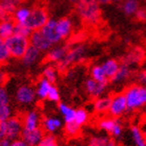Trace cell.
<instances>
[{
    "label": "cell",
    "instance_id": "36",
    "mask_svg": "<svg viewBox=\"0 0 146 146\" xmlns=\"http://www.w3.org/2000/svg\"><path fill=\"white\" fill-rule=\"evenodd\" d=\"M109 140L108 136H94L89 140L88 146H106Z\"/></svg>",
    "mask_w": 146,
    "mask_h": 146
},
{
    "label": "cell",
    "instance_id": "12",
    "mask_svg": "<svg viewBox=\"0 0 146 146\" xmlns=\"http://www.w3.org/2000/svg\"><path fill=\"white\" fill-rule=\"evenodd\" d=\"M56 21H58V20L49 19L48 22L41 28V31L43 33V35H44L53 45H56V44H58V43L62 41V38L60 36L58 31H56Z\"/></svg>",
    "mask_w": 146,
    "mask_h": 146
},
{
    "label": "cell",
    "instance_id": "30",
    "mask_svg": "<svg viewBox=\"0 0 146 146\" xmlns=\"http://www.w3.org/2000/svg\"><path fill=\"white\" fill-rule=\"evenodd\" d=\"M116 121H117V118H113V117H111V118H102L98 121L97 125L101 131H104L108 134H112V131L116 124Z\"/></svg>",
    "mask_w": 146,
    "mask_h": 146
},
{
    "label": "cell",
    "instance_id": "1",
    "mask_svg": "<svg viewBox=\"0 0 146 146\" xmlns=\"http://www.w3.org/2000/svg\"><path fill=\"white\" fill-rule=\"evenodd\" d=\"M76 13L82 21L88 25H96L100 21V4L96 0H79L75 5Z\"/></svg>",
    "mask_w": 146,
    "mask_h": 146
},
{
    "label": "cell",
    "instance_id": "20",
    "mask_svg": "<svg viewBox=\"0 0 146 146\" xmlns=\"http://www.w3.org/2000/svg\"><path fill=\"white\" fill-rule=\"evenodd\" d=\"M113 96H101L96 98L94 101V111L98 114L109 113L110 107L112 104Z\"/></svg>",
    "mask_w": 146,
    "mask_h": 146
},
{
    "label": "cell",
    "instance_id": "32",
    "mask_svg": "<svg viewBox=\"0 0 146 146\" xmlns=\"http://www.w3.org/2000/svg\"><path fill=\"white\" fill-rule=\"evenodd\" d=\"M11 53L9 50L7 48V45L5 43V40H3L2 38H0V65H3L7 63V61L9 60Z\"/></svg>",
    "mask_w": 146,
    "mask_h": 146
},
{
    "label": "cell",
    "instance_id": "26",
    "mask_svg": "<svg viewBox=\"0 0 146 146\" xmlns=\"http://www.w3.org/2000/svg\"><path fill=\"white\" fill-rule=\"evenodd\" d=\"M90 75H91L92 78L95 79L98 82H104V84H109L110 82V79L108 78L107 74H106L101 65H94L91 68Z\"/></svg>",
    "mask_w": 146,
    "mask_h": 146
},
{
    "label": "cell",
    "instance_id": "42",
    "mask_svg": "<svg viewBox=\"0 0 146 146\" xmlns=\"http://www.w3.org/2000/svg\"><path fill=\"white\" fill-rule=\"evenodd\" d=\"M135 17H136V19H137L138 21L145 22L146 21V9L140 7V9L137 11V13L135 14Z\"/></svg>",
    "mask_w": 146,
    "mask_h": 146
},
{
    "label": "cell",
    "instance_id": "23",
    "mask_svg": "<svg viewBox=\"0 0 146 146\" xmlns=\"http://www.w3.org/2000/svg\"><path fill=\"white\" fill-rule=\"evenodd\" d=\"M58 112L61 113V115L63 116V119H64L65 123L73 122L75 120L76 110L69 107L68 104H64V102H58Z\"/></svg>",
    "mask_w": 146,
    "mask_h": 146
},
{
    "label": "cell",
    "instance_id": "41",
    "mask_svg": "<svg viewBox=\"0 0 146 146\" xmlns=\"http://www.w3.org/2000/svg\"><path fill=\"white\" fill-rule=\"evenodd\" d=\"M9 104V93L2 86H0V106Z\"/></svg>",
    "mask_w": 146,
    "mask_h": 146
},
{
    "label": "cell",
    "instance_id": "13",
    "mask_svg": "<svg viewBox=\"0 0 146 146\" xmlns=\"http://www.w3.org/2000/svg\"><path fill=\"white\" fill-rule=\"evenodd\" d=\"M22 121H23V126L25 131H33L36 128L40 127L41 124V118L40 114L35 110H31L22 116Z\"/></svg>",
    "mask_w": 146,
    "mask_h": 146
},
{
    "label": "cell",
    "instance_id": "37",
    "mask_svg": "<svg viewBox=\"0 0 146 146\" xmlns=\"http://www.w3.org/2000/svg\"><path fill=\"white\" fill-rule=\"evenodd\" d=\"M12 117V109L9 104H3L0 106V122L7 121Z\"/></svg>",
    "mask_w": 146,
    "mask_h": 146
},
{
    "label": "cell",
    "instance_id": "40",
    "mask_svg": "<svg viewBox=\"0 0 146 146\" xmlns=\"http://www.w3.org/2000/svg\"><path fill=\"white\" fill-rule=\"evenodd\" d=\"M122 133H123V125H122V122L117 118L116 124L113 128L111 135L113 136V138H120L122 136Z\"/></svg>",
    "mask_w": 146,
    "mask_h": 146
},
{
    "label": "cell",
    "instance_id": "31",
    "mask_svg": "<svg viewBox=\"0 0 146 146\" xmlns=\"http://www.w3.org/2000/svg\"><path fill=\"white\" fill-rule=\"evenodd\" d=\"M58 68L54 67V66H51V65H48V66H46L44 68L42 75L48 82H50L51 84H54L56 82V79H58Z\"/></svg>",
    "mask_w": 146,
    "mask_h": 146
},
{
    "label": "cell",
    "instance_id": "19",
    "mask_svg": "<svg viewBox=\"0 0 146 146\" xmlns=\"http://www.w3.org/2000/svg\"><path fill=\"white\" fill-rule=\"evenodd\" d=\"M43 131L47 134H53L62 127V120L56 117H46L41 122Z\"/></svg>",
    "mask_w": 146,
    "mask_h": 146
},
{
    "label": "cell",
    "instance_id": "45",
    "mask_svg": "<svg viewBox=\"0 0 146 146\" xmlns=\"http://www.w3.org/2000/svg\"><path fill=\"white\" fill-rule=\"evenodd\" d=\"M11 146H29V145H28L22 138H19V139H17V140L12 141Z\"/></svg>",
    "mask_w": 146,
    "mask_h": 146
},
{
    "label": "cell",
    "instance_id": "4",
    "mask_svg": "<svg viewBox=\"0 0 146 146\" xmlns=\"http://www.w3.org/2000/svg\"><path fill=\"white\" fill-rule=\"evenodd\" d=\"M5 43L7 45V48L9 50L11 56L17 60H21L25 52L27 51L28 47L31 46L29 38L18 36V35H13L5 40Z\"/></svg>",
    "mask_w": 146,
    "mask_h": 146
},
{
    "label": "cell",
    "instance_id": "34",
    "mask_svg": "<svg viewBox=\"0 0 146 146\" xmlns=\"http://www.w3.org/2000/svg\"><path fill=\"white\" fill-rule=\"evenodd\" d=\"M33 34V31L28 27L26 24H22V23H16L15 26V34L18 36H25V38H29Z\"/></svg>",
    "mask_w": 146,
    "mask_h": 146
},
{
    "label": "cell",
    "instance_id": "48",
    "mask_svg": "<svg viewBox=\"0 0 146 146\" xmlns=\"http://www.w3.org/2000/svg\"><path fill=\"white\" fill-rule=\"evenodd\" d=\"M106 146H117V143H116L115 139H114V138H110L109 142H108Z\"/></svg>",
    "mask_w": 146,
    "mask_h": 146
},
{
    "label": "cell",
    "instance_id": "10",
    "mask_svg": "<svg viewBox=\"0 0 146 146\" xmlns=\"http://www.w3.org/2000/svg\"><path fill=\"white\" fill-rule=\"evenodd\" d=\"M145 50L139 46L133 47L126 54L121 58V63L127 66H133V65H139L145 60Z\"/></svg>",
    "mask_w": 146,
    "mask_h": 146
},
{
    "label": "cell",
    "instance_id": "47",
    "mask_svg": "<svg viewBox=\"0 0 146 146\" xmlns=\"http://www.w3.org/2000/svg\"><path fill=\"white\" fill-rule=\"evenodd\" d=\"M7 78V75H6L5 72H3V71H0V86H2L4 84V82L6 80Z\"/></svg>",
    "mask_w": 146,
    "mask_h": 146
},
{
    "label": "cell",
    "instance_id": "9",
    "mask_svg": "<svg viewBox=\"0 0 146 146\" xmlns=\"http://www.w3.org/2000/svg\"><path fill=\"white\" fill-rule=\"evenodd\" d=\"M29 42L31 45L36 47V49H39L41 52H47L52 48V44L47 38H46L43 33L40 31H34L31 36H29Z\"/></svg>",
    "mask_w": 146,
    "mask_h": 146
},
{
    "label": "cell",
    "instance_id": "49",
    "mask_svg": "<svg viewBox=\"0 0 146 146\" xmlns=\"http://www.w3.org/2000/svg\"><path fill=\"white\" fill-rule=\"evenodd\" d=\"M100 5H106V4H109L110 0H96Z\"/></svg>",
    "mask_w": 146,
    "mask_h": 146
},
{
    "label": "cell",
    "instance_id": "21",
    "mask_svg": "<svg viewBox=\"0 0 146 146\" xmlns=\"http://www.w3.org/2000/svg\"><path fill=\"white\" fill-rule=\"evenodd\" d=\"M52 85H53V84H51V82H48L47 79H45L44 77H42V78L38 82V85H36V98L40 99V100L47 99L49 90H50V88H51Z\"/></svg>",
    "mask_w": 146,
    "mask_h": 146
},
{
    "label": "cell",
    "instance_id": "2",
    "mask_svg": "<svg viewBox=\"0 0 146 146\" xmlns=\"http://www.w3.org/2000/svg\"><path fill=\"white\" fill-rule=\"evenodd\" d=\"M127 111H137L146 106V86L131 85L124 91Z\"/></svg>",
    "mask_w": 146,
    "mask_h": 146
},
{
    "label": "cell",
    "instance_id": "33",
    "mask_svg": "<svg viewBox=\"0 0 146 146\" xmlns=\"http://www.w3.org/2000/svg\"><path fill=\"white\" fill-rule=\"evenodd\" d=\"M89 120V113L86 111L85 109H78L76 110V114H75V120L74 121L79 125V126H82L85 125Z\"/></svg>",
    "mask_w": 146,
    "mask_h": 146
},
{
    "label": "cell",
    "instance_id": "11",
    "mask_svg": "<svg viewBox=\"0 0 146 146\" xmlns=\"http://www.w3.org/2000/svg\"><path fill=\"white\" fill-rule=\"evenodd\" d=\"M108 84L104 82H98L92 77L88 78L85 82V89L86 92L88 93L92 98H99L102 96L104 93L106 89H107Z\"/></svg>",
    "mask_w": 146,
    "mask_h": 146
},
{
    "label": "cell",
    "instance_id": "22",
    "mask_svg": "<svg viewBox=\"0 0 146 146\" xmlns=\"http://www.w3.org/2000/svg\"><path fill=\"white\" fill-rule=\"evenodd\" d=\"M22 0H0V9L7 17H13Z\"/></svg>",
    "mask_w": 146,
    "mask_h": 146
},
{
    "label": "cell",
    "instance_id": "52",
    "mask_svg": "<svg viewBox=\"0 0 146 146\" xmlns=\"http://www.w3.org/2000/svg\"><path fill=\"white\" fill-rule=\"evenodd\" d=\"M123 0H110V2L112 3H119V2H122Z\"/></svg>",
    "mask_w": 146,
    "mask_h": 146
},
{
    "label": "cell",
    "instance_id": "35",
    "mask_svg": "<svg viewBox=\"0 0 146 146\" xmlns=\"http://www.w3.org/2000/svg\"><path fill=\"white\" fill-rule=\"evenodd\" d=\"M80 127L82 126H79L75 121L69 122V123L65 124V133L69 137H75V136L78 135L79 131H80Z\"/></svg>",
    "mask_w": 146,
    "mask_h": 146
},
{
    "label": "cell",
    "instance_id": "51",
    "mask_svg": "<svg viewBox=\"0 0 146 146\" xmlns=\"http://www.w3.org/2000/svg\"><path fill=\"white\" fill-rule=\"evenodd\" d=\"M68 1H69L71 4H74V5H76V4L79 2V0H68Z\"/></svg>",
    "mask_w": 146,
    "mask_h": 146
},
{
    "label": "cell",
    "instance_id": "17",
    "mask_svg": "<svg viewBox=\"0 0 146 146\" xmlns=\"http://www.w3.org/2000/svg\"><path fill=\"white\" fill-rule=\"evenodd\" d=\"M16 22L13 17H9L0 21V38L6 40L15 34Z\"/></svg>",
    "mask_w": 146,
    "mask_h": 146
},
{
    "label": "cell",
    "instance_id": "15",
    "mask_svg": "<svg viewBox=\"0 0 146 146\" xmlns=\"http://www.w3.org/2000/svg\"><path fill=\"white\" fill-rule=\"evenodd\" d=\"M45 131H43L42 127H38L33 131H23L21 138L26 142L29 146L39 145L42 142L43 138L45 136Z\"/></svg>",
    "mask_w": 146,
    "mask_h": 146
},
{
    "label": "cell",
    "instance_id": "7",
    "mask_svg": "<svg viewBox=\"0 0 146 146\" xmlns=\"http://www.w3.org/2000/svg\"><path fill=\"white\" fill-rule=\"evenodd\" d=\"M125 112H127V101L124 93H119L113 96L112 104L109 110V114L113 118L121 117Z\"/></svg>",
    "mask_w": 146,
    "mask_h": 146
},
{
    "label": "cell",
    "instance_id": "3",
    "mask_svg": "<svg viewBox=\"0 0 146 146\" xmlns=\"http://www.w3.org/2000/svg\"><path fill=\"white\" fill-rule=\"evenodd\" d=\"M86 51H87V48L82 44H77V45L70 47L67 54L65 55V58L56 64L58 72H66L72 65L78 64V63L84 61Z\"/></svg>",
    "mask_w": 146,
    "mask_h": 146
},
{
    "label": "cell",
    "instance_id": "14",
    "mask_svg": "<svg viewBox=\"0 0 146 146\" xmlns=\"http://www.w3.org/2000/svg\"><path fill=\"white\" fill-rule=\"evenodd\" d=\"M69 48H70L69 45H58L52 47L46 53V61L49 62V63L58 64V62H61L65 58V55L67 54Z\"/></svg>",
    "mask_w": 146,
    "mask_h": 146
},
{
    "label": "cell",
    "instance_id": "50",
    "mask_svg": "<svg viewBox=\"0 0 146 146\" xmlns=\"http://www.w3.org/2000/svg\"><path fill=\"white\" fill-rule=\"evenodd\" d=\"M5 18H9V17H7V16H6L5 14L3 13L2 9H0V21H1V20H3V19H5Z\"/></svg>",
    "mask_w": 146,
    "mask_h": 146
},
{
    "label": "cell",
    "instance_id": "43",
    "mask_svg": "<svg viewBox=\"0 0 146 146\" xmlns=\"http://www.w3.org/2000/svg\"><path fill=\"white\" fill-rule=\"evenodd\" d=\"M137 82L139 85L146 86V70H142L137 74Z\"/></svg>",
    "mask_w": 146,
    "mask_h": 146
},
{
    "label": "cell",
    "instance_id": "38",
    "mask_svg": "<svg viewBox=\"0 0 146 146\" xmlns=\"http://www.w3.org/2000/svg\"><path fill=\"white\" fill-rule=\"evenodd\" d=\"M47 99H48L49 101H51V102H60V100H61L60 92H58V88H56L54 85H52L50 90H49Z\"/></svg>",
    "mask_w": 146,
    "mask_h": 146
},
{
    "label": "cell",
    "instance_id": "18",
    "mask_svg": "<svg viewBox=\"0 0 146 146\" xmlns=\"http://www.w3.org/2000/svg\"><path fill=\"white\" fill-rule=\"evenodd\" d=\"M41 53L39 49H36L34 46H29L27 49V51L25 52V54L23 55V58H21L22 64L24 65L25 67H31L33 65H35L36 62L39 61L41 58Z\"/></svg>",
    "mask_w": 146,
    "mask_h": 146
},
{
    "label": "cell",
    "instance_id": "44",
    "mask_svg": "<svg viewBox=\"0 0 146 146\" xmlns=\"http://www.w3.org/2000/svg\"><path fill=\"white\" fill-rule=\"evenodd\" d=\"M6 138V121L0 122V139Z\"/></svg>",
    "mask_w": 146,
    "mask_h": 146
},
{
    "label": "cell",
    "instance_id": "25",
    "mask_svg": "<svg viewBox=\"0 0 146 146\" xmlns=\"http://www.w3.org/2000/svg\"><path fill=\"white\" fill-rule=\"evenodd\" d=\"M140 7V0H123L121 4V11L126 16H135Z\"/></svg>",
    "mask_w": 146,
    "mask_h": 146
},
{
    "label": "cell",
    "instance_id": "54",
    "mask_svg": "<svg viewBox=\"0 0 146 146\" xmlns=\"http://www.w3.org/2000/svg\"><path fill=\"white\" fill-rule=\"evenodd\" d=\"M145 116H146V115H145Z\"/></svg>",
    "mask_w": 146,
    "mask_h": 146
},
{
    "label": "cell",
    "instance_id": "53",
    "mask_svg": "<svg viewBox=\"0 0 146 146\" xmlns=\"http://www.w3.org/2000/svg\"><path fill=\"white\" fill-rule=\"evenodd\" d=\"M36 146H43V145H42V144H41V143H40L39 145H36Z\"/></svg>",
    "mask_w": 146,
    "mask_h": 146
},
{
    "label": "cell",
    "instance_id": "46",
    "mask_svg": "<svg viewBox=\"0 0 146 146\" xmlns=\"http://www.w3.org/2000/svg\"><path fill=\"white\" fill-rule=\"evenodd\" d=\"M12 141L7 138H1L0 139V146H11Z\"/></svg>",
    "mask_w": 146,
    "mask_h": 146
},
{
    "label": "cell",
    "instance_id": "39",
    "mask_svg": "<svg viewBox=\"0 0 146 146\" xmlns=\"http://www.w3.org/2000/svg\"><path fill=\"white\" fill-rule=\"evenodd\" d=\"M43 146H58V142H56V138L52 134H47L44 136L42 142H41Z\"/></svg>",
    "mask_w": 146,
    "mask_h": 146
},
{
    "label": "cell",
    "instance_id": "24",
    "mask_svg": "<svg viewBox=\"0 0 146 146\" xmlns=\"http://www.w3.org/2000/svg\"><path fill=\"white\" fill-rule=\"evenodd\" d=\"M102 68H104V72L107 74L108 78L110 79V82H111V79L116 75V73L117 71L119 70V67H120V64H119V62L115 58H109L107 60L106 62H104V64H101Z\"/></svg>",
    "mask_w": 146,
    "mask_h": 146
},
{
    "label": "cell",
    "instance_id": "8",
    "mask_svg": "<svg viewBox=\"0 0 146 146\" xmlns=\"http://www.w3.org/2000/svg\"><path fill=\"white\" fill-rule=\"evenodd\" d=\"M36 98V89H33L31 86H20L16 91V100L22 106H29L35 102Z\"/></svg>",
    "mask_w": 146,
    "mask_h": 146
},
{
    "label": "cell",
    "instance_id": "5",
    "mask_svg": "<svg viewBox=\"0 0 146 146\" xmlns=\"http://www.w3.org/2000/svg\"><path fill=\"white\" fill-rule=\"evenodd\" d=\"M48 12L43 6H35L31 9V13L25 24L31 28V31H40L49 20Z\"/></svg>",
    "mask_w": 146,
    "mask_h": 146
},
{
    "label": "cell",
    "instance_id": "27",
    "mask_svg": "<svg viewBox=\"0 0 146 146\" xmlns=\"http://www.w3.org/2000/svg\"><path fill=\"white\" fill-rule=\"evenodd\" d=\"M31 13V9L28 6H19L15 14L13 15V19L15 20L16 23H22L25 24V22L27 21Z\"/></svg>",
    "mask_w": 146,
    "mask_h": 146
},
{
    "label": "cell",
    "instance_id": "16",
    "mask_svg": "<svg viewBox=\"0 0 146 146\" xmlns=\"http://www.w3.org/2000/svg\"><path fill=\"white\" fill-rule=\"evenodd\" d=\"M73 29V23L70 18L64 17V18L58 19L56 21V31L58 35L62 38V40L68 39L72 34Z\"/></svg>",
    "mask_w": 146,
    "mask_h": 146
},
{
    "label": "cell",
    "instance_id": "6",
    "mask_svg": "<svg viewBox=\"0 0 146 146\" xmlns=\"http://www.w3.org/2000/svg\"><path fill=\"white\" fill-rule=\"evenodd\" d=\"M23 131L24 126H23L22 117L20 116H12L6 121V138L11 141L21 138Z\"/></svg>",
    "mask_w": 146,
    "mask_h": 146
},
{
    "label": "cell",
    "instance_id": "28",
    "mask_svg": "<svg viewBox=\"0 0 146 146\" xmlns=\"http://www.w3.org/2000/svg\"><path fill=\"white\" fill-rule=\"evenodd\" d=\"M131 75V67L121 63L120 67H119V70L117 71L116 75L111 79V82H121L123 80H126Z\"/></svg>",
    "mask_w": 146,
    "mask_h": 146
},
{
    "label": "cell",
    "instance_id": "29",
    "mask_svg": "<svg viewBox=\"0 0 146 146\" xmlns=\"http://www.w3.org/2000/svg\"><path fill=\"white\" fill-rule=\"evenodd\" d=\"M131 134L135 146H146V138L138 125L131 126Z\"/></svg>",
    "mask_w": 146,
    "mask_h": 146
}]
</instances>
